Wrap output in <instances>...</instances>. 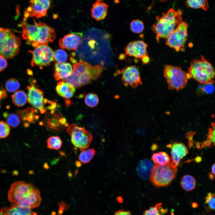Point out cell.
Returning <instances> with one entry per match:
<instances>
[{
    "label": "cell",
    "instance_id": "6da1fadb",
    "mask_svg": "<svg viewBox=\"0 0 215 215\" xmlns=\"http://www.w3.org/2000/svg\"><path fill=\"white\" fill-rule=\"evenodd\" d=\"M7 196L12 204L30 209L38 207L41 201L39 190L31 183L22 181H17L11 184Z\"/></svg>",
    "mask_w": 215,
    "mask_h": 215
},
{
    "label": "cell",
    "instance_id": "7a4b0ae2",
    "mask_svg": "<svg viewBox=\"0 0 215 215\" xmlns=\"http://www.w3.org/2000/svg\"><path fill=\"white\" fill-rule=\"evenodd\" d=\"M22 28V37L26 43L33 47L47 45L52 42L56 37L54 29L42 22H37L34 19V24H30L23 21L19 24Z\"/></svg>",
    "mask_w": 215,
    "mask_h": 215
},
{
    "label": "cell",
    "instance_id": "3957f363",
    "mask_svg": "<svg viewBox=\"0 0 215 215\" xmlns=\"http://www.w3.org/2000/svg\"><path fill=\"white\" fill-rule=\"evenodd\" d=\"M105 69L102 65L93 66L85 61L80 60L73 65L70 75L62 81L71 85L75 88H79L97 79Z\"/></svg>",
    "mask_w": 215,
    "mask_h": 215
},
{
    "label": "cell",
    "instance_id": "277c9868",
    "mask_svg": "<svg viewBox=\"0 0 215 215\" xmlns=\"http://www.w3.org/2000/svg\"><path fill=\"white\" fill-rule=\"evenodd\" d=\"M182 13L179 9L171 8L166 13H163L162 16H156V22L151 28L156 35L158 42L160 38L167 39L177 28L182 22Z\"/></svg>",
    "mask_w": 215,
    "mask_h": 215
},
{
    "label": "cell",
    "instance_id": "5b68a950",
    "mask_svg": "<svg viewBox=\"0 0 215 215\" xmlns=\"http://www.w3.org/2000/svg\"><path fill=\"white\" fill-rule=\"evenodd\" d=\"M192 77L199 83L204 84L214 83L215 77L214 69L211 64L202 56L200 59L192 60L188 69Z\"/></svg>",
    "mask_w": 215,
    "mask_h": 215
},
{
    "label": "cell",
    "instance_id": "8992f818",
    "mask_svg": "<svg viewBox=\"0 0 215 215\" xmlns=\"http://www.w3.org/2000/svg\"><path fill=\"white\" fill-rule=\"evenodd\" d=\"M21 40L10 29L0 27V56L12 58L20 51Z\"/></svg>",
    "mask_w": 215,
    "mask_h": 215
},
{
    "label": "cell",
    "instance_id": "52a82bcc",
    "mask_svg": "<svg viewBox=\"0 0 215 215\" xmlns=\"http://www.w3.org/2000/svg\"><path fill=\"white\" fill-rule=\"evenodd\" d=\"M177 171V168L172 167L170 162L162 165H155L151 170L150 180L156 187L168 186L175 178Z\"/></svg>",
    "mask_w": 215,
    "mask_h": 215
},
{
    "label": "cell",
    "instance_id": "ba28073f",
    "mask_svg": "<svg viewBox=\"0 0 215 215\" xmlns=\"http://www.w3.org/2000/svg\"><path fill=\"white\" fill-rule=\"evenodd\" d=\"M163 73L169 88L179 90L186 86L188 79L187 73L181 67L166 64Z\"/></svg>",
    "mask_w": 215,
    "mask_h": 215
},
{
    "label": "cell",
    "instance_id": "9c48e42d",
    "mask_svg": "<svg viewBox=\"0 0 215 215\" xmlns=\"http://www.w3.org/2000/svg\"><path fill=\"white\" fill-rule=\"evenodd\" d=\"M71 137V141L75 148L81 151L87 148L93 140L91 133L84 127L75 124L70 125L67 129Z\"/></svg>",
    "mask_w": 215,
    "mask_h": 215
},
{
    "label": "cell",
    "instance_id": "30bf717a",
    "mask_svg": "<svg viewBox=\"0 0 215 215\" xmlns=\"http://www.w3.org/2000/svg\"><path fill=\"white\" fill-rule=\"evenodd\" d=\"M188 24L182 22L167 39L166 44L174 49L176 52L185 50V44L187 39Z\"/></svg>",
    "mask_w": 215,
    "mask_h": 215
},
{
    "label": "cell",
    "instance_id": "8fae6325",
    "mask_svg": "<svg viewBox=\"0 0 215 215\" xmlns=\"http://www.w3.org/2000/svg\"><path fill=\"white\" fill-rule=\"evenodd\" d=\"M29 52L32 55L31 63L33 67L47 66L53 60L54 52L47 45L39 46Z\"/></svg>",
    "mask_w": 215,
    "mask_h": 215
},
{
    "label": "cell",
    "instance_id": "7c38bea8",
    "mask_svg": "<svg viewBox=\"0 0 215 215\" xmlns=\"http://www.w3.org/2000/svg\"><path fill=\"white\" fill-rule=\"evenodd\" d=\"M52 0H30V4L24 13V21L28 17L39 18L46 15Z\"/></svg>",
    "mask_w": 215,
    "mask_h": 215
},
{
    "label": "cell",
    "instance_id": "4fadbf2b",
    "mask_svg": "<svg viewBox=\"0 0 215 215\" xmlns=\"http://www.w3.org/2000/svg\"><path fill=\"white\" fill-rule=\"evenodd\" d=\"M121 72L122 81L125 86L135 88L142 85L139 72L135 65L125 67Z\"/></svg>",
    "mask_w": 215,
    "mask_h": 215
},
{
    "label": "cell",
    "instance_id": "5bb4252c",
    "mask_svg": "<svg viewBox=\"0 0 215 215\" xmlns=\"http://www.w3.org/2000/svg\"><path fill=\"white\" fill-rule=\"evenodd\" d=\"M36 81L33 80L27 87L28 90L27 101L34 108L39 109L40 111L44 109L43 102L44 93L38 88L35 84Z\"/></svg>",
    "mask_w": 215,
    "mask_h": 215
},
{
    "label": "cell",
    "instance_id": "9a60e30c",
    "mask_svg": "<svg viewBox=\"0 0 215 215\" xmlns=\"http://www.w3.org/2000/svg\"><path fill=\"white\" fill-rule=\"evenodd\" d=\"M148 47V45L144 42L137 40L130 42L125 46L124 50L127 55L141 59L148 55L147 50Z\"/></svg>",
    "mask_w": 215,
    "mask_h": 215
},
{
    "label": "cell",
    "instance_id": "2e32d148",
    "mask_svg": "<svg viewBox=\"0 0 215 215\" xmlns=\"http://www.w3.org/2000/svg\"><path fill=\"white\" fill-rule=\"evenodd\" d=\"M83 36L81 32L69 33L59 40V46L63 49L76 50L82 42Z\"/></svg>",
    "mask_w": 215,
    "mask_h": 215
},
{
    "label": "cell",
    "instance_id": "e0dca14e",
    "mask_svg": "<svg viewBox=\"0 0 215 215\" xmlns=\"http://www.w3.org/2000/svg\"><path fill=\"white\" fill-rule=\"evenodd\" d=\"M171 149V161H170L173 168H176L181 159L188 153V150L185 145L183 143L175 142L167 145Z\"/></svg>",
    "mask_w": 215,
    "mask_h": 215
},
{
    "label": "cell",
    "instance_id": "ac0fdd59",
    "mask_svg": "<svg viewBox=\"0 0 215 215\" xmlns=\"http://www.w3.org/2000/svg\"><path fill=\"white\" fill-rule=\"evenodd\" d=\"M102 1L97 0L93 4L91 9L92 18L97 21L104 19L107 15L108 5Z\"/></svg>",
    "mask_w": 215,
    "mask_h": 215
},
{
    "label": "cell",
    "instance_id": "d6986e66",
    "mask_svg": "<svg viewBox=\"0 0 215 215\" xmlns=\"http://www.w3.org/2000/svg\"><path fill=\"white\" fill-rule=\"evenodd\" d=\"M0 215H38L30 208L12 204L10 207H4L0 210Z\"/></svg>",
    "mask_w": 215,
    "mask_h": 215
},
{
    "label": "cell",
    "instance_id": "ffe728a7",
    "mask_svg": "<svg viewBox=\"0 0 215 215\" xmlns=\"http://www.w3.org/2000/svg\"><path fill=\"white\" fill-rule=\"evenodd\" d=\"M73 70L72 67L69 63H56L54 74V78L56 80L64 79L70 75Z\"/></svg>",
    "mask_w": 215,
    "mask_h": 215
},
{
    "label": "cell",
    "instance_id": "44dd1931",
    "mask_svg": "<svg viewBox=\"0 0 215 215\" xmlns=\"http://www.w3.org/2000/svg\"><path fill=\"white\" fill-rule=\"evenodd\" d=\"M154 166L153 162L145 159L140 161L137 166V172L142 179H147L150 176L151 170Z\"/></svg>",
    "mask_w": 215,
    "mask_h": 215
},
{
    "label": "cell",
    "instance_id": "7402d4cb",
    "mask_svg": "<svg viewBox=\"0 0 215 215\" xmlns=\"http://www.w3.org/2000/svg\"><path fill=\"white\" fill-rule=\"evenodd\" d=\"M56 90L59 96L67 99L72 97L75 91V88L73 85L62 81L58 83Z\"/></svg>",
    "mask_w": 215,
    "mask_h": 215
},
{
    "label": "cell",
    "instance_id": "603a6c76",
    "mask_svg": "<svg viewBox=\"0 0 215 215\" xmlns=\"http://www.w3.org/2000/svg\"><path fill=\"white\" fill-rule=\"evenodd\" d=\"M34 112L33 108L29 107L23 110H18L16 114L22 121L34 123L39 118V116L34 114Z\"/></svg>",
    "mask_w": 215,
    "mask_h": 215
},
{
    "label": "cell",
    "instance_id": "cb8c5ba5",
    "mask_svg": "<svg viewBox=\"0 0 215 215\" xmlns=\"http://www.w3.org/2000/svg\"><path fill=\"white\" fill-rule=\"evenodd\" d=\"M180 185L182 188L186 191H190L195 188L196 185V181L192 176L186 175L182 178Z\"/></svg>",
    "mask_w": 215,
    "mask_h": 215
},
{
    "label": "cell",
    "instance_id": "d4e9b609",
    "mask_svg": "<svg viewBox=\"0 0 215 215\" xmlns=\"http://www.w3.org/2000/svg\"><path fill=\"white\" fill-rule=\"evenodd\" d=\"M151 159L155 165H161L167 164L170 161V158L168 154L162 151L153 154Z\"/></svg>",
    "mask_w": 215,
    "mask_h": 215
},
{
    "label": "cell",
    "instance_id": "484cf974",
    "mask_svg": "<svg viewBox=\"0 0 215 215\" xmlns=\"http://www.w3.org/2000/svg\"><path fill=\"white\" fill-rule=\"evenodd\" d=\"M13 104L18 107L22 106L25 104L27 101V96L25 92L22 90L16 92L12 95Z\"/></svg>",
    "mask_w": 215,
    "mask_h": 215
},
{
    "label": "cell",
    "instance_id": "4316f807",
    "mask_svg": "<svg viewBox=\"0 0 215 215\" xmlns=\"http://www.w3.org/2000/svg\"><path fill=\"white\" fill-rule=\"evenodd\" d=\"M185 4L188 7L208 10L209 4L207 0H186Z\"/></svg>",
    "mask_w": 215,
    "mask_h": 215
},
{
    "label": "cell",
    "instance_id": "83f0119b",
    "mask_svg": "<svg viewBox=\"0 0 215 215\" xmlns=\"http://www.w3.org/2000/svg\"><path fill=\"white\" fill-rule=\"evenodd\" d=\"M96 153L93 149L84 150L81 151L79 154V159L82 163L86 164L90 162Z\"/></svg>",
    "mask_w": 215,
    "mask_h": 215
},
{
    "label": "cell",
    "instance_id": "f1b7e54d",
    "mask_svg": "<svg viewBox=\"0 0 215 215\" xmlns=\"http://www.w3.org/2000/svg\"><path fill=\"white\" fill-rule=\"evenodd\" d=\"M47 147L49 149L57 150L62 147V142L58 136H52L47 141Z\"/></svg>",
    "mask_w": 215,
    "mask_h": 215
},
{
    "label": "cell",
    "instance_id": "f546056e",
    "mask_svg": "<svg viewBox=\"0 0 215 215\" xmlns=\"http://www.w3.org/2000/svg\"><path fill=\"white\" fill-rule=\"evenodd\" d=\"M3 116L6 118L7 123L10 126L16 128L20 124V119L17 114H8L7 112H5L3 114Z\"/></svg>",
    "mask_w": 215,
    "mask_h": 215
},
{
    "label": "cell",
    "instance_id": "4dcf8cb0",
    "mask_svg": "<svg viewBox=\"0 0 215 215\" xmlns=\"http://www.w3.org/2000/svg\"><path fill=\"white\" fill-rule=\"evenodd\" d=\"M215 145V126L214 124L212 125V128L209 129L207 139L201 143H200V148L205 147L210 148L212 143Z\"/></svg>",
    "mask_w": 215,
    "mask_h": 215
},
{
    "label": "cell",
    "instance_id": "1f68e13d",
    "mask_svg": "<svg viewBox=\"0 0 215 215\" xmlns=\"http://www.w3.org/2000/svg\"><path fill=\"white\" fill-rule=\"evenodd\" d=\"M167 209L162 208V203H159L145 211L143 215H162L166 212Z\"/></svg>",
    "mask_w": 215,
    "mask_h": 215
},
{
    "label": "cell",
    "instance_id": "d6a6232c",
    "mask_svg": "<svg viewBox=\"0 0 215 215\" xmlns=\"http://www.w3.org/2000/svg\"><path fill=\"white\" fill-rule=\"evenodd\" d=\"M54 116V117L47 120L46 125L49 129L55 131H59L62 128V126L60 125L58 119L59 115L56 113L55 114V115Z\"/></svg>",
    "mask_w": 215,
    "mask_h": 215
},
{
    "label": "cell",
    "instance_id": "836d02e7",
    "mask_svg": "<svg viewBox=\"0 0 215 215\" xmlns=\"http://www.w3.org/2000/svg\"><path fill=\"white\" fill-rule=\"evenodd\" d=\"M99 101L98 96L96 94L90 93L86 96L85 102L86 105L91 108L96 106L99 103Z\"/></svg>",
    "mask_w": 215,
    "mask_h": 215
},
{
    "label": "cell",
    "instance_id": "e575fe53",
    "mask_svg": "<svg viewBox=\"0 0 215 215\" xmlns=\"http://www.w3.org/2000/svg\"><path fill=\"white\" fill-rule=\"evenodd\" d=\"M130 28L131 31L135 33H140L144 29L143 22L139 19H134L130 24Z\"/></svg>",
    "mask_w": 215,
    "mask_h": 215
},
{
    "label": "cell",
    "instance_id": "d590c367",
    "mask_svg": "<svg viewBox=\"0 0 215 215\" xmlns=\"http://www.w3.org/2000/svg\"><path fill=\"white\" fill-rule=\"evenodd\" d=\"M19 81L15 78H11L7 80L5 85L7 90L10 92H16L20 87Z\"/></svg>",
    "mask_w": 215,
    "mask_h": 215
},
{
    "label": "cell",
    "instance_id": "8d00e7d4",
    "mask_svg": "<svg viewBox=\"0 0 215 215\" xmlns=\"http://www.w3.org/2000/svg\"><path fill=\"white\" fill-rule=\"evenodd\" d=\"M67 59L66 52L61 49H58L55 51L53 60L54 62L57 63H63L65 62Z\"/></svg>",
    "mask_w": 215,
    "mask_h": 215
},
{
    "label": "cell",
    "instance_id": "74e56055",
    "mask_svg": "<svg viewBox=\"0 0 215 215\" xmlns=\"http://www.w3.org/2000/svg\"><path fill=\"white\" fill-rule=\"evenodd\" d=\"M10 128L7 123L0 121V138H5L7 137L10 132Z\"/></svg>",
    "mask_w": 215,
    "mask_h": 215
},
{
    "label": "cell",
    "instance_id": "f35d334b",
    "mask_svg": "<svg viewBox=\"0 0 215 215\" xmlns=\"http://www.w3.org/2000/svg\"><path fill=\"white\" fill-rule=\"evenodd\" d=\"M215 196L214 193L210 192L208 194L205 198V204L211 210L215 209Z\"/></svg>",
    "mask_w": 215,
    "mask_h": 215
},
{
    "label": "cell",
    "instance_id": "ab89813d",
    "mask_svg": "<svg viewBox=\"0 0 215 215\" xmlns=\"http://www.w3.org/2000/svg\"><path fill=\"white\" fill-rule=\"evenodd\" d=\"M203 85L202 89L204 92L207 94H210L213 93L214 88L213 83L208 82Z\"/></svg>",
    "mask_w": 215,
    "mask_h": 215
},
{
    "label": "cell",
    "instance_id": "60d3db41",
    "mask_svg": "<svg viewBox=\"0 0 215 215\" xmlns=\"http://www.w3.org/2000/svg\"><path fill=\"white\" fill-rule=\"evenodd\" d=\"M7 63L6 59L0 56V72L3 71L7 67Z\"/></svg>",
    "mask_w": 215,
    "mask_h": 215
},
{
    "label": "cell",
    "instance_id": "b9f144b4",
    "mask_svg": "<svg viewBox=\"0 0 215 215\" xmlns=\"http://www.w3.org/2000/svg\"><path fill=\"white\" fill-rule=\"evenodd\" d=\"M194 132H191L187 134V137L188 141V145L189 148H192L194 145V142L193 140V137Z\"/></svg>",
    "mask_w": 215,
    "mask_h": 215
},
{
    "label": "cell",
    "instance_id": "7bdbcfd3",
    "mask_svg": "<svg viewBox=\"0 0 215 215\" xmlns=\"http://www.w3.org/2000/svg\"><path fill=\"white\" fill-rule=\"evenodd\" d=\"M114 215H132L130 212L129 211L125 210H119L116 212Z\"/></svg>",
    "mask_w": 215,
    "mask_h": 215
},
{
    "label": "cell",
    "instance_id": "ee69618b",
    "mask_svg": "<svg viewBox=\"0 0 215 215\" xmlns=\"http://www.w3.org/2000/svg\"><path fill=\"white\" fill-rule=\"evenodd\" d=\"M6 96V92L4 88H0V101L1 99L5 97Z\"/></svg>",
    "mask_w": 215,
    "mask_h": 215
},
{
    "label": "cell",
    "instance_id": "f6af8a7d",
    "mask_svg": "<svg viewBox=\"0 0 215 215\" xmlns=\"http://www.w3.org/2000/svg\"><path fill=\"white\" fill-rule=\"evenodd\" d=\"M142 62L145 64H148L150 61V58L148 55L145 56L141 59Z\"/></svg>",
    "mask_w": 215,
    "mask_h": 215
},
{
    "label": "cell",
    "instance_id": "bcb514c9",
    "mask_svg": "<svg viewBox=\"0 0 215 215\" xmlns=\"http://www.w3.org/2000/svg\"><path fill=\"white\" fill-rule=\"evenodd\" d=\"M66 119L64 117H61L59 120V122L60 125H64L66 123Z\"/></svg>",
    "mask_w": 215,
    "mask_h": 215
},
{
    "label": "cell",
    "instance_id": "7dc6e473",
    "mask_svg": "<svg viewBox=\"0 0 215 215\" xmlns=\"http://www.w3.org/2000/svg\"><path fill=\"white\" fill-rule=\"evenodd\" d=\"M215 165L214 163L212 166L211 167V171L212 173L214 175H215Z\"/></svg>",
    "mask_w": 215,
    "mask_h": 215
},
{
    "label": "cell",
    "instance_id": "c3c4849f",
    "mask_svg": "<svg viewBox=\"0 0 215 215\" xmlns=\"http://www.w3.org/2000/svg\"><path fill=\"white\" fill-rule=\"evenodd\" d=\"M214 175H213L212 173H210L209 174V176L211 180H213L214 179Z\"/></svg>",
    "mask_w": 215,
    "mask_h": 215
},
{
    "label": "cell",
    "instance_id": "681fc988",
    "mask_svg": "<svg viewBox=\"0 0 215 215\" xmlns=\"http://www.w3.org/2000/svg\"><path fill=\"white\" fill-rule=\"evenodd\" d=\"M65 100V103H66V105H67V106L68 105H70V104H71V102L68 99H66Z\"/></svg>",
    "mask_w": 215,
    "mask_h": 215
},
{
    "label": "cell",
    "instance_id": "f907efd6",
    "mask_svg": "<svg viewBox=\"0 0 215 215\" xmlns=\"http://www.w3.org/2000/svg\"><path fill=\"white\" fill-rule=\"evenodd\" d=\"M157 148V145L155 144H153L152 145L151 149L153 150H156Z\"/></svg>",
    "mask_w": 215,
    "mask_h": 215
},
{
    "label": "cell",
    "instance_id": "816d5d0a",
    "mask_svg": "<svg viewBox=\"0 0 215 215\" xmlns=\"http://www.w3.org/2000/svg\"><path fill=\"white\" fill-rule=\"evenodd\" d=\"M43 123L42 122H41L40 123V125H43Z\"/></svg>",
    "mask_w": 215,
    "mask_h": 215
}]
</instances>
